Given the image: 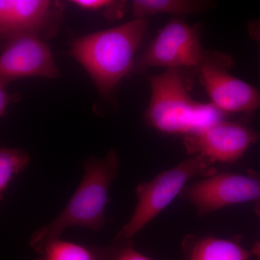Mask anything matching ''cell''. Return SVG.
<instances>
[{
    "label": "cell",
    "instance_id": "6da1fadb",
    "mask_svg": "<svg viewBox=\"0 0 260 260\" xmlns=\"http://www.w3.org/2000/svg\"><path fill=\"white\" fill-rule=\"evenodd\" d=\"M148 24V18L135 19L72 43L70 55L86 70L103 96L109 97L121 80L133 73L135 54Z\"/></svg>",
    "mask_w": 260,
    "mask_h": 260
},
{
    "label": "cell",
    "instance_id": "7a4b0ae2",
    "mask_svg": "<svg viewBox=\"0 0 260 260\" xmlns=\"http://www.w3.org/2000/svg\"><path fill=\"white\" fill-rule=\"evenodd\" d=\"M119 158L115 149L104 158H90L84 162L81 182L64 210L51 223L38 229L30 239L34 250L59 239L70 227H84L93 231L103 229L107 219L105 209L109 203L111 184L116 179Z\"/></svg>",
    "mask_w": 260,
    "mask_h": 260
},
{
    "label": "cell",
    "instance_id": "3957f363",
    "mask_svg": "<svg viewBox=\"0 0 260 260\" xmlns=\"http://www.w3.org/2000/svg\"><path fill=\"white\" fill-rule=\"evenodd\" d=\"M151 96L147 124L169 134H192L225 121L226 114L211 103L196 102L188 93L179 69H167L149 78Z\"/></svg>",
    "mask_w": 260,
    "mask_h": 260
},
{
    "label": "cell",
    "instance_id": "277c9868",
    "mask_svg": "<svg viewBox=\"0 0 260 260\" xmlns=\"http://www.w3.org/2000/svg\"><path fill=\"white\" fill-rule=\"evenodd\" d=\"M213 165L200 155H192L151 181L139 184L136 188L138 203L134 213L116 238L132 239L172 203L191 179L209 177L218 172Z\"/></svg>",
    "mask_w": 260,
    "mask_h": 260
},
{
    "label": "cell",
    "instance_id": "5b68a950",
    "mask_svg": "<svg viewBox=\"0 0 260 260\" xmlns=\"http://www.w3.org/2000/svg\"><path fill=\"white\" fill-rule=\"evenodd\" d=\"M229 56L219 51L205 50L200 42L198 27L174 18L158 32L147 50L135 59L133 73H142L153 67L167 70H199L206 63L222 60Z\"/></svg>",
    "mask_w": 260,
    "mask_h": 260
},
{
    "label": "cell",
    "instance_id": "8992f818",
    "mask_svg": "<svg viewBox=\"0 0 260 260\" xmlns=\"http://www.w3.org/2000/svg\"><path fill=\"white\" fill-rule=\"evenodd\" d=\"M183 199L194 205L200 217L241 203H252L260 217V177L218 172L186 186L180 193Z\"/></svg>",
    "mask_w": 260,
    "mask_h": 260
},
{
    "label": "cell",
    "instance_id": "52a82bcc",
    "mask_svg": "<svg viewBox=\"0 0 260 260\" xmlns=\"http://www.w3.org/2000/svg\"><path fill=\"white\" fill-rule=\"evenodd\" d=\"M257 140V133L251 128L225 120L184 135L183 144L186 153L200 155L212 164H232L242 157Z\"/></svg>",
    "mask_w": 260,
    "mask_h": 260
},
{
    "label": "cell",
    "instance_id": "ba28073f",
    "mask_svg": "<svg viewBox=\"0 0 260 260\" xmlns=\"http://www.w3.org/2000/svg\"><path fill=\"white\" fill-rule=\"evenodd\" d=\"M59 76L50 49L38 36L24 34L13 38L0 54V85L3 86L22 78L52 79Z\"/></svg>",
    "mask_w": 260,
    "mask_h": 260
},
{
    "label": "cell",
    "instance_id": "9c48e42d",
    "mask_svg": "<svg viewBox=\"0 0 260 260\" xmlns=\"http://www.w3.org/2000/svg\"><path fill=\"white\" fill-rule=\"evenodd\" d=\"M64 4L48 0H0V37L8 40L24 34L43 39L57 30Z\"/></svg>",
    "mask_w": 260,
    "mask_h": 260
},
{
    "label": "cell",
    "instance_id": "30bf717a",
    "mask_svg": "<svg viewBox=\"0 0 260 260\" xmlns=\"http://www.w3.org/2000/svg\"><path fill=\"white\" fill-rule=\"evenodd\" d=\"M232 56L210 61L198 70L211 104L224 113L251 112L260 108V93L252 85L232 76L227 70Z\"/></svg>",
    "mask_w": 260,
    "mask_h": 260
},
{
    "label": "cell",
    "instance_id": "8fae6325",
    "mask_svg": "<svg viewBox=\"0 0 260 260\" xmlns=\"http://www.w3.org/2000/svg\"><path fill=\"white\" fill-rule=\"evenodd\" d=\"M180 260H249L251 251L238 240H228L211 236L188 234L181 243Z\"/></svg>",
    "mask_w": 260,
    "mask_h": 260
},
{
    "label": "cell",
    "instance_id": "7c38bea8",
    "mask_svg": "<svg viewBox=\"0 0 260 260\" xmlns=\"http://www.w3.org/2000/svg\"><path fill=\"white\" fill-rule=\"evenodd\" d=\"M109 246H85L54 239L43 245L37 251L36 260H107Z\"/></svg>",
    "mask_w": 260,
    "mask_h": 260
},
{
    "label": "cell",
    "instance_id": "4fadbf2b",
    "mask_svg": "<svg viewBox=\"0 0 260 260\" xmlns=\"http://www.w3.org/2000/svg\"><path fill=\"white\" fill-rule=\"evenodd\" d=\"M211 5L213 3L190 0H135L132 10L135 19H145L161 13L194 14L209 9Z\"/></svg>",
    "mask_w": 260,
    "mask_h": 260
},
{
    "label": "cell",
    "instance_id": "5bb4252c",
    "mask_svg": "<svg viewBox=\"0 0 260 260\" xmlns=\"http://www.w3.org/2000/svg\"><path fill=\"white\" fill-rule=\"evenodd\" d=\"M30 155L22 149L0 148V198L15 176L30 162Z\"/></svg>",
    "mask_w": 260,
    "mask_h": 260
},
{
    "label": "cell",
    "instance_id": "9a60e30c",
    "mask_svg": "<svg viewBox=\"0 0 260 260\" xmlns=\"http://www.w3.org/2000/svg\"><path fill=\"white\" fill-rule=\"evenodd\" d=\"M72 4L76 5L82 10L97 11L105 10L109 17L120 18L125 9V2L112 1V0H73Z\"/></svg>",
    "mask_w": 260,
    "mask_h": 260
},
{
    "label": "cell",
    "instance_id": "2e32d148",
    "mask_svg": "<svg viewBox=\"0 0 260 260\" xmlns=\"http://www.w3.org/2000/svg\"><path fill=\"white\" fill-rule=\"evenodd\" d=\"M109 249L107 260H152L135 250L132 239L116 238Z\"/></svg>",
    "mask_w": 260,
    "mask_h": 260
},
{
    "label": "cell",
    "instance_id": "e0dca14e",
    "mask_svg": "<svg viewBox=\"0 0 260 260\" xmlns=\"http://www.w3.org/2000/svg\"><path fill=\"white\" fill-rule=\"evenodd\" d=\"M15 95H11L7 91L5 86L0 85V117L5 114L10 102L14 101Z\"/></svg>",
    "mask_w": 260,
    "mask_h": 260
},
{
    "label": "cell",
    "instance_id": "ac0fdd59",
    "mask_svg": "<svg viewBox=\"0 0 260 260\" xmlns=\"http://www.w3.org/2000/svg\"><path fill=\"white\" fill-rule=\"evenodd\" d=\"M248 30L251 39L260 44V20H251L248 24Z\"/></svg>",
    "mask_w": 260,
    "mask_h": 260
},
{
    "label": "cell",
    "instance_id": "d6986e66",
    "mask_svg": "<svg viewBox=\"0 0 260 260\" xmlns=\"http://www.w3.org/2000/svg\"><path fill=\"white\" fill-rule=\"evenodd\" d=\"M251 254L256 256V259L260 260V242H256L253 246L251 251Z\"/></svg>",
    "mask_w": 260,
    "mask_h": 260
}]
</instances>
